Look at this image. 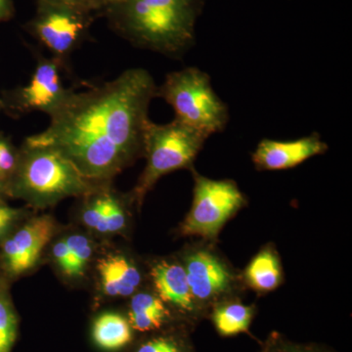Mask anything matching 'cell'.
<instances>
[{"mask_svg": "<svg viewBox=\"0 0 352 352\" xmlns=\"http://www.w3.org/2000/svg\"><path fill=\"white\" fill-rule=\"evenodd\" d=\"M254 314L252 307L240 302H227L214 308L212 319L219 335L232 337L249 331Z\"/></svg>", "mask_w": 352, "mask_h": 352, "instance_id": "obj_17", "label": "cell"}, {"mask_svg": "<svg viewBox=\"0 0 352 352\" xmlns=\"http://www.w3.org/2000/svg\"><path fill=\"white\" fill-rule=\"evenodd\" d=\"M194 199L180 230L184 236L214 239L236 212L245 205V198L232 180H214L194 173Z\"/></svg>", "mask_w": 352, "mask_h": 352, "instance_id": "obj_6", "label": "cell"}, {"mask_svg": "<svg viewBox=\"0 0 352 352\" xmlns=\"http://www.w3.org/2000/svg\"><path fill=\"white\" fill-rule=\"evenodd\" d=\"M98 185L56 150L24 144L6 194L32 208H46L69 197L87 196Z\"/></svg>", "mask_w": 352, "mask_h": 352, "instance_id": "obj_3", "label": "cell"}, {"mask_svg": "<svg viewBox=\"0 0 352 352\" xmlns=\"http://www.w3.org/2000/svg\"><path fill=\"white\" fill-rule=\"evenodd\" d=\"M133 329L129 319L116 312H104L95 318L92 338L96 346L106 351H117L131 344Z\"/></svg>", "mask_w": 352, "mask_h": 352, "instance_id": "obj_15", "label": "cell"}, {"mask_svg": "<svg viewBox=\"0 0 352 352\" xmlns=\"http://www.w3.org/2000/svg\"><path fill=\"white\" fill-rule=\"evenodd\" d=\"M64 237L68 245V256L60 274L72 281L82 279L94 258V242L87 235L80 232L71 233Z\"/></svg>", "mask_w": 352, "mask_h": 352, "instance_id": "obj_18", "label": "cell"}, {"mask_svg": "<svg viewBox=\"0 0 352 352\" xmlns=\"http://www.w3.org/2000/svg\"><path fill=\"white\" fill-rule=\"evenodd\" d=\"M204 0H113L102 13L133 45L177 57L193 45Z\"/></svg>", "mask_w": 352, "mask_h": 352, "instance_id": "obj_2", "label": "cell"}, {"mask_svg": "<svg viewBox=\"0 0 352 352\" xmlns=\"http://www.w3.org/2000/svg\"><path fill=\"white\" fill-rule=\"evenodd\" d=\"M171 320V311L156 295L135 293L129 303V321L132 329L140 333L157 332Z\"/></svg>", "mask_w": 352, "mask_h": 352, "instance_id": "obj_14", "label": "cell"}, {"mask_svg": "<svg viewBox=\"0 0 352 352\" xmlns=\"http://www.w3.org/2000/svg\"><path fill=\"white\" fill-rule=\"evenodd\" d=\"M57 229L50 214L27 217L0 243V273L13 282L34 270Z\"/></svg>", "mask_w": 352, "mask_h": 352, "instance_id": "obj_8", "label": "cell"}, {"mask_svg": "<svg viewBox=\"0 0 352 352\" xmlns=\"http://www.w3.org/2000/svg\"><path fill=\"white\" fill-rule=\"evenodd\" d=\"M170 104L175 119L210 138L226 129L228 108L212 89L210 78L197 68H186L166 76L156 97Z\"/></svg>", "mask_w": 352, "mask_h": 352, "instance_id": "obj_4", "label": "cell"}, {"mask_svg": "<svg viewBox=\"0 0 352 352\" xmlns=\"http://www.w3.org/2000/svg\"><path fill=\"white\" fill-rule=\"evenodd\" d=\"M102 293L108 298H129L136 293L142 276L138 266L122 254H109L97 263Z\"/></svg>", "mask_w": 352, "mask_h": 352, "instance_id": "obj_13", "label": "cell"}, {"mask_svg": "<svg viewBox=\"0 0 352 352\" xmlns=\"http://www.w3.org/2000/svg\"><path fill=\"white\" fill-rule=\"evenodd\" d=\"M245 278L252 289L261 293L276 289L281 283L282 271L275 252L265 249L258 252L245 268Z\"/></svg>", "mask_w": 352, "mask_h": 352, "instance_id": "obj_16", "label": "cell"}, {"mask_svg": "<svg viewBox=\"0 0 352 352\" xmlns=\"http://www.w3.org/2000/svg\"><path fill=\"white\" fill-rule=\"evenodd\" d=\"M11 283L0 273V352H12L19 333V317L11 296Z\"/></svg>", "mask_w": 352, "mask_h": 352, "instance_id": "obj_19", "label": "cell"}, {"mask_svg": "<svg viewBox=\"0 0 352 352\" xmlns=\"http://www.w3.org/2000/svg\"><path fill=\"white\" fill-rule=\"evenodd\" d=\"M150 275L156 295L170 309L189 319L200 314L201 307L192 295L183 264L159 261L153 265Z\"/></svg>", "mask_w": 352, "mask_h": 352, "instance_id": "obj_12", "label": "cell"}, {"mask_svg": "<svg viewBox=\"0 0 352 352\" xmlns=\"http://www.w3.org/2000/svg\"><path fill=\"white\" fill-rule=\"evenodd\" d=\"M78 9L83 12L102 14L113 0H43Z\"/></svg>", "mask_w": 352, "mask_h": 352, "instance_id": "obj_24", "label": "cell"}, {"mask_svg": "<svg viewBox=\"0 0 352 352\" xmlns=\"http://www.w3.org/2000/svg\"><path fill=\"white\" fill-rule=\"evenodd\" d=\"M208 136L173 120L157 124L150 120L146 127V166L132 192V201L141 205L160 178L173 171L189 168L201 151Z\"/></svg>", "mask_w": 352, "mask_h": 352, "instance_id": "obj_5", "label": "cell"}, {"mask_svg": "<svg viewBox=\"0 0 352 352\" xmlns=\"http://www.w3.org/2000/svg\"><path fill=\"white\" fill-rule=\"evenodd\" d=\"M4 196H7L6 187L0 182V200H2Z\"/></svg>", "mask_w": 352, "mask_h": 352, "instance_id": "obj_26", "label": "cell"}, {"mask_svg": "<svg viewBox=\"0 0 352 352\" xmlns=\"http://www.w3.org/2000/svg\"><path fill=\"white\" fill-rule=\"evenodd\" d=\"M261 352H335L316 344H296L277 333H271Z\"/></svg>", "mask_w": 352, "mask_h": 352, "instance_id": "obj_21", "label": "cell"}, {"mask_svg": "<svg viewBox=\"0 0 352 352\" xmlns=\"http://www.w3.org/2000/svg\"><path fill=\"white\" fill-rule=\"evenodd\" d=\"M28 217L24 208H13L0 200V243Z\"/></svg>", "mask_w": 352, "mask_h": 352, "instance_id": "obj_23", "label": "cell"}, {"mask_svg": "<svg viewBox=\"0 0 352 352\" xmlns=\"http://www.w3.org/2000/svg\"><path fill=\"white\" fill-rule=\"evenodd\" d=\"M183 266L192 295L200 307L217 302L232 289V272L212 252L203 250L190 252Z\"/></svg>", "mask_w": 352, "mask_h": 352, "instance_id": "obj_10", "label": "cell"}, {"mask_svg": "<svg viewBox=\"0 0 352 352\" xmlns=\"http://www.w3.org/2000/svg\"><path fill=\"white\" fill-rule=\"evenodd\" d=\"M19 155L20 150L16 149L10 141L0 138V182L6 187L17 168Z\"/></svg>", "mask_w": 352, "mask_h": 352, "instance_id": "obj_22", "label": "cell"}, {"mask_svg": "<svg viewBox=\"0 0 352 352\" xmlns=\"http://www.w3.org/2000/svg\"><path fill=\"white\" fill-rule=\"evenodd\" d=\"M62 67L54 58L41 57L29 83L15 94L18 110L23 113L38 111L48 116L57 111L73 91L62 82Z\"/></svg>", "mask_w": 352, "mask_h": 352, "instance_id": "obj_9", "label": "cell"}, {"mask_svg": "<svg viewBox=\"0 0 352 352\" xmlns=\"http://www.w3.org/2000/svg\"><path fill=\"white\" fill-rule=\"evenodd\" d=\"M134 352H193L189 340L182 333L166 332L148 338Z\"/></svg>", "mask_w": 352, "mask_h": 352, "instance_id": "obj_20", "label": "cell"}, {"mask_svg": "<svg viewBox=\"0 0 352 352\" xmlns=\"http://www.w3.org/2000/svg\"><path fill=\"white\" fill-rule=\"evenodd\" d=\"M327 150L328 145L317 133L293 141L263 139L252 154V161L259 170H288Z\"/></svg>", "mask_w": 352, "mask_h": 352, "instance_id": "obj_11", "label": "cell"}, {"mask_svg": "<svg viewBox=\"0 0 352 352\" xmlns=\"http://www.w3.org/2000/svg\"><path fill=\"white\" fill-rule=\"evenodd\" d=\"M95 15L38 0L36 12L25 28L52 53V58L63 66L67 57L87 38Z\"/></svg>", "mask_w": 352, "mask_h": 352, "instance_id": "obj_7", "label": "cell"}, {"mask_svg": "<svg viewBox=\"0 0 352 352\" xmlns=\"http://www.w3.org/2000/svg\"><path fill=\"white\" fill-rule=\"evenodd\" d=\"M13 14V0H0V23L11 19Z\"/></svg>", "mask_w": 352, "mask_h": 352, "instance_id": "obj_25", "label": "cell"}, {"mask_svg": "<svg viewBox=\"0 0 352 352\" xmlns=\"http://www.w3.org/2000/svg\"><path fill=\"white\" fill-rule=\"evenodd\" d=\"M154 78L129 69L87 91H72L43 132L24 144L56 150L90 182L104 184L143 154Z\"/></svg>", "mask_w": 352, "mask_h": 352, "instance_id": "obj_1", "label": "cell"}]
</instances>
